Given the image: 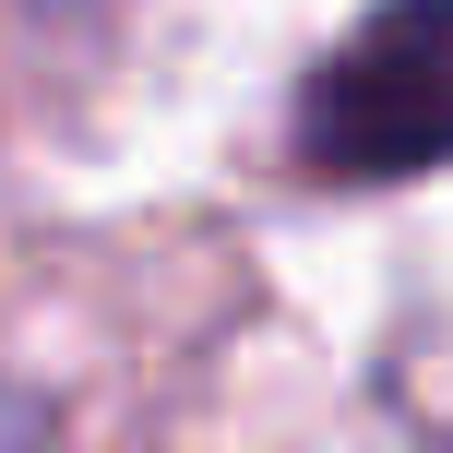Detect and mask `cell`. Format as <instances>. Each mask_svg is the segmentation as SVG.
Returning <instances> with one entry per match:
<instances>
[{
	"mask_svg": "<svg viewBox=\"0 0 453 453\" xmlns=\"http://www.w3.org/2000/svg\"><path fill=\"white\" fill-rule=\"evenodd\" d=\"M322 180H418L453 156V0H382L298 96Z\"/></svg>",
	"mask_w": 453,
	"mask_h": 453,
	"instance_id": "6da1fadb",
	"label": "cell"
}]
</instances>
